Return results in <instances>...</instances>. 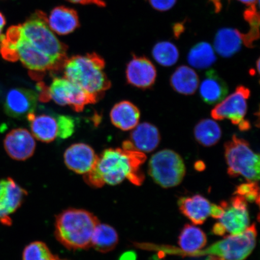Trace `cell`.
Returning <instances> with one entry per match:
<instances>
[{"label":"cell","mask_w":260,"mask_h":260,"mask_svg":"<svg viewBox=\"0 0 260 260\" xmlns=\"http://www.w3.org/2000/svg\"><path fill=\"white\" fill-rule=\"evenodd\" d=\"M67 46L58 40L39 11L24 23L13 25L0 37V54L5 60H19L35 72L57 69L66 60Z\"/></svg>","instance_id":"obj_1"},{"label":"cell","mask_w":260,"mask_h":260,"mask_svg":"<svg viewBox=\"0 0 260 260\" xmlns=\"http://www.w3.org/2000/svg\"><path fill=\"white\" fill-rule=\"evenodd\" d=\"M145 159L144 153L133 149H107L98 156L95 167L84 178L90 186L96 188L105 184L116 186L126 179L139 186L144 180L141 166Z\"/></svg>","instance_id":"obj_2"},{"label":"cell","mask_w":260,"mask_h":260,"mask_svg":"<svg viewBox=\"0 0 260 260\" xmlns=\"http://www.w3.org/2000/svg\"><path fill=\"white\" fill-rule=\"evenodd\" d=\"M63 67L64 78L96 98L111 86L104 71L105 61L96 53L67 58Z\"/></svg>","instance_id":"obj_3"},{"label":"cell","mask_w":260,"mask_h":260,"mask_svg":"<svg viewBox=\"0 0 260 260\" xmlns=\"http://www.w3.org/2000/svg\"><path fill=\"white\" fill-rule=\"evenodd\" d=\"M100 223L92 213L84 209H68L56 217L55 236L65 248L86 249L91 246V239Z\"/></svg>","instance_id":"obj_4"},{"label":"cell","mask_w":260,"mask_h":260,"mask_svg":"<svg viewBox=\"0 0 260 260\" xmlns=\"http://www.w3.org/2000/svg\"><path fill=\"white\" fill-rule=\"evenodd\" d=\"M228 174L231 177L242 176L248 182L259 179V155L253 152L249 143L234 135L224 145Z\"/></svg>","instance_id":"obj_5"},{"label":"cell","mask_w":260,"mask_h":260,"mask_svg":"<svg viewBox=\"0 0 260 260\" xmlns=\"http://www.w3.org/2000/svg\"><path fill=\"white\" fill-rule=\"evenodd\" d=\"M148 173L155 183L164 188L180 184L186 174L183 158L171 149L156 152L149 160Z\"/></svg>","instance_id":"obj_6"},{"label":"cell","mask_w":260,"mask_h":260,"mask_svg":"<svg viewBox=\"0 0 260 260\" xmlns=\"http://www.w3.org/2000/svg\"><path fill=\"white\" fill-rule=\"evenodd\" d=\"M40 87L39 100L44 102L51 99L58 105L70 106L78 112L83 111L86 106L95 103L98 99L64 77L55 78L48 88L43 85Z\"/></svg>","instance_id":"obj_7"},{"label":"cell","mask_w":260,"mask_h":260,"mask_svg":"<svg viewBox=\"0 0 260 260\" xmlns=\"http://www.w3.org/2000/svg\"><path fill=\"white\" fill-rule=\"evenodd\" d=\"M27 118L31 134L42 142L50 143L57 139H66L74 134L75 121L72 117L57 114H40L35 112Z\"/></svg>","instance_id":"obj_8"},{"label":"cell","mask_w":260,"mask_h":260,"mask_svg":"<svg viewBox=\"0 0 260 260\" xmlns=\"http://www.w3.org/2000/svg\"><path fill=\"white\" fill-rule=\"evenodd\" d=\"M220 205L223 208V212L213 227L214 235H237L248 229L249 214L247 201L244 198L236 195L229 201H223Z\"/></svg>","instance_id":"obj_9"},{"label":"cell","mask_w":260,"mask_h":260,"mask_svg":"<svg viewBox=\"0 0 260 260\" xmlns=\"http://www.w3.org/2000/svg\"><path fill=\"white\" fill-rule=\"evenodd\" d=\"M251 91L244 86H239L235 92L214 107L211 110V117L216 121L229 119L233 124L237 125L241 131L250 128L248 121L245 119L248 109V100Z\"/></svg>","instance_id":"obj_10"},{"label":"cell","mask_w":260,"mask_h":260,"mask_svg":"<svg viewBox=\"0 0 260 260\" xmlns=\"http://www.w3.org/2000/svg\"><path fill=\"white\" fill-rule=\"evenodd\" d=\"M178 205L183 215L196 225H202L209 216L218 219L223 211L220 205L211 204L200 194L179 198Z\"/></svg>","instance_id":"obj_11"},{"label":"cell","mask_w":260,"mask_h":260,"mask_svg":"<svg viewBox=\"0 0 260 260\" xmlns=\"http://www.w3.org/2000/svg\"><path fill=\"white\" fill-rule=\"evenodd\" d=\"M27 194V191L12 178L0 181V222L11 225L12 214L21 207Z\"/></svg>","instance_id":"obj_12"},{"label":"cell","mask_w":260,"mask_h":260,"mask_svg":"<svg viewBox=\"0 0 260 260\" xmlns=\"http://www.w3.org/2000/svg\"><path fill=\"white\" fill-rule=\"evenodd\" d=\"M38 94L31 89L14 88L6 95L5 109L6 114L12 118H27L37 109Z\"/></svg>","instance_id":"obj_13"},{"label":"cell","mask_w":260,"mask_h":260,"mask_svg":"<svg viewBox=\"0 0 260 260\" xmlns=\"http://www.w3.org/2000/svg\"><path fill=\"white\" fill-rule=\"evenodd\" d=\"M63 158L64 164L69 170L75 173L85 175L95 167L98 155L89 145L78 143L67 149Z\"/></svg>","instance_id":"obj_14"},{"label":"cell","mask_w":260,"mask_h":260,"mask_svg":"<svg viewBox=\"0 0 260 260\" xmlns=\"http://www.w3.org/2000/svg\"><path fill=\"white\" fill-rule=\"evenodd\" d=\"M156 78L157 70L154 64L145 57L134 56L126 65V79L130 85L149 89L154 85Z\"/></svg>","instance_id":"obj_15"},{"label":"cell","mask_w":260,"mask_h":260,"mask_svg":"<svg viewBox=\"0 0 260 260\" xmlns=\"http://www.w3.org/2000/svg\"><path fill=\"white\" fill-rule=\"evenodd\" d=\"M6 152L16 160L24 161L34 155L36 149L34 136L27 129L12 130L6 136L4 142Z\"/></svg>","instance_id":"obj_16"},{"label":"cell","mask_w":260,"mask_h":260,"mask_svg":"<svg viewBox=\"0 0 260 260\" xmlns=\"http://www.w3.org/2000/svg\"><path fill=\"white\" fill-rule=\"evenodd\" d=\"M160 140V132L155 125L143 122L132 129L130 140L124 142L123 148L148 153L157 148Z\"/></svg>","instance_id":"obj_17"},{"label":"cell","mask_w":260,"mask_h":260,"mask_svg":"<svg viewBox=\"0 0 260 260\" xmlns=\"http://www.w3.org/2000/svg\"><path fill=\"white\" fill-rule=\"evenodd\" d=\"M198 87L201 99L210 105L220 103L229 93V87L225 81L214 70L207 71Z\"/></svg>","instance_id":"obj_18"},{"label":"cell","mask_w":260,"mask_h":260,"mask_svg":"<svg viewBox=\"0 0 260 260\" xmlns=\"http://www.w3.org/2000/svg\"><path fill=\"white\" fill-rule=\"evenodd\" d=\"M48 24L54 34L67 35L79 27V16L74 9L59 6L51 11Z\"/></svg>","instance_id":"obj_19"},{"label":"cell","mask_w":260,"mask_h":260,"mask_svg":"<svg viewBox=\"0 0 260 260\" xmlns=\"http://www.w3.org/2000/svg\"><path fill=\"white\" fill-rule=\"evenodd\" d=\"M110 117L116 127L122 131H129L139 124L141 113L134 104L122 101L113 107Z\"/></svg>","instance_id":"obj_20"},{"label":"cell","mask_w":260,"mask_h":260,"mask_svg":"<svg viewBox=\"0 0 260 260\" xmlns=\"http://www.w3.org/2000/svg\"><path fill=\"white\" fill-rule=\"evenodd\" d=\"M172 88L177 92L184 95H193L200 84V79L196 71L186 65L177 68L170 79Z\"/></svg>","instance_id":"obj_21"},{"label":"cell","mask_w":260,"mask_h":260,"mask_svg":"<svg viewBox=\"0 0 260 260\" xmlns=\"http://www.w3.org/2000/svg\"><path fill=\"white\" fill-rule=\"evenodd\" d=\"M243 42V34L236 29L223 28L219 30L214 40V46L220 56L229 58L238 52Z\"/></svg>","instance_id":"obj_22"},{"label":"cell","mask_w":260,"mask_h":260,"mask_svg":"<svg viewBox=\"0 0 260 260\" xmlns=\"http://www.w3.org/2000/svg\"><path fill=\"white\" fill-rule=\"evenodd\" d=\"M119 242L118 233L113 227L100 222L96 226L91 239V246L97 251L107 253L116 248Z\"/></svg>","instance_id":"obj_23"},{"label":"cell","mask_w":260,"mask_h":260,"mask_svg":"<svg viewBox=\"0 0 260 260\" xmlns=\"http://www.w3.org/2000/svg\"><path fill=\"white\" fill-rule=\"evenodd\" d=\"M194 136L200 144L209 147L220 141L222 137V129L214 119H205L195 126Z\"/></svg>","instance_id":"obj_24"},{"label":"cell","mask_w":260,"mask_h":260,"mask_svg":"<svg viewBox=\"0 0 260 260\" xmlns=\"http://www.w3.org/2000/svg\"><path fill=\"white\" fill-rule=\"evenodd\" d=\"M187 61L190 66L198 70H204L215 63L216 56L210 44L201 42L191 48Z\"/></svg>","instance_id":"obj_25"},{"label":"cell","mask_w":260,"mask_h":260,"mask_svg":"<svg viewBox=\"0 0 260 260\" xmlns=\"http://www.w3.org/2000/svg\"><path fill=\"white\" fill-rule=\"evenodd\" d=\"M152 56L162 67L173 66L179 59V51L170 42H160L155 45L152 51Z\"/></svg>","instance_id":"obj_26"},{"label":"cell","mask_w":260,"mask_h":260,"mask_svg":"<svg viewBox=\"0 0 260 260\" xmlns=\"http://www.w3.org/2000/svg\"><path fill=\"white\" fill-rule=\"evenodd\" d=\"M244 16L251 28L248 34H243V42L246 47L252 48L253 42L259 38V16L256 11V5L250 6Z\"/></svg>","instance_id":"obj_27"},{"label":"cell","mask_w":260,"mask_h":260,"mask_svg":"<svg viewBox=\"0 0 260 260\" xmlns=\"http://www.w3.org/2000/svg\"><path fill=\"white\" fill-rule=\"evenodd\" d=\"M58 258L46 244L40 241L29 244L22 253V260H57Z\"/></svg>","instance_id":"obj_28"},{"label":"cell","mask_w":260,"mask_h":260,"mask_svg":"<svg viewBox=\"0 0 260 260\" xmlns=\"http://www.w3.org/2000/svg\"><path fill=\"white\" fill-rule=\"evenodd\" d=\"M235 194L242 197L246 201L259 205V191L257 182H249L239 185L236 188Z\"/></svg>","instance_id":"obj_29"},{"label":"cell","mask_w":260,"mask_h":260,"mask_svg":"<svg viewBox=\"0 0 260 260\" xmlns=\"http://www.w3.org/2000/svg\"><path fill=\"white\" fill-rule=\"evenodd\" d=\"M176 1L177 0H149L152 7L160 11H166L171 9Z\"/></svg>","instance_id":"obj_30"},{"label":"cell","mask_w":260,"mask_h":260,"mask_svg":"<svg viewBox=\"0 0 260 260\" xmlns=\"http://www.w3.org/2000/svg\"><path fill=\"white\" fill-rule=\"evenodd\" d=\"M67 1L80 5H95L100 7H105L106 3L103 0H67Z\"/></svg>","instance_id":"obj_31"},{"label":"cell","mask_w":260,"mask_h":260,"mask_svg":"<svg viewBox=\"0 0 260 260\" xmlns=\"http://www.w3.org/2000/svg\"><path fill=\"white\" fill-rule=\"evenodd\" d=\"M119 260H136V255L134 252H126L120 256Z\"/></svg>","instance_id":"obj_32"},{"label":"cell","mask_w":260,"mask_h":260,"mask_svg":"<svg viewBox=\"0 0 260 260\" xmlns=\"http://www.w3.org/2000/svg\"><path fill=\"white\" fill-rule=\"evenodd\" d=\"M6 25V19L5 16L0 12V37L2 36L3 28Z\"/></svg>","instance_id":"obj_33"},{"label":"cell","mask_w":260,"mask_h":260,"mask_svg":"<svg viewBox=\"0 0 260 260\" xmlns=\"http://www.w3.org/2000/svg\"><path fill=\"white\" fill-rule=\"evenodd\" d=\"M213 3L214 8H215L216 12H219L222 8V5H221V0H210Z\"/></svg>","instance_id":"obj_34"},{"label":"cell","mask_w":260,"mask_h":260,"mask_svg":"<svg viewBox=\"0 0 260 260\" xmlns=\"http://www.w3.org/2000/svg\"><path fill=\"white\" fill-rule=\"evenodd\" d=\"M239 1L250 6L256 5V2H258V0H239Z\"/></svg>","instance_id":"obj_35"},{"label":"cell","mask_w":260,"mask_h":260,"mask_svg":"<svg viewBox=\"0 0 260 260\" xmlns=\"http://www.w3.org/2000/svg\"><path fill=\"white\" fill-rule=\"evenodd\" d=\"M256 68H257L258 72L259 73V59L258 58L257 61H256Z\"/></svg>","instance_id":"obj_36"},{"label":"cell","mask_w":260,"mask_h":260,"mask_svg":"<svg viewBox=\"0 0 260 260\" xmlns=\"http://www.w3.org/2000/svg\"><path fill=\"white\" fill-rule=\"evenodd\" d=\"M57 260H64V259H57Z\"/></svg>","instance_id":"obj_37"}]
</instances>
